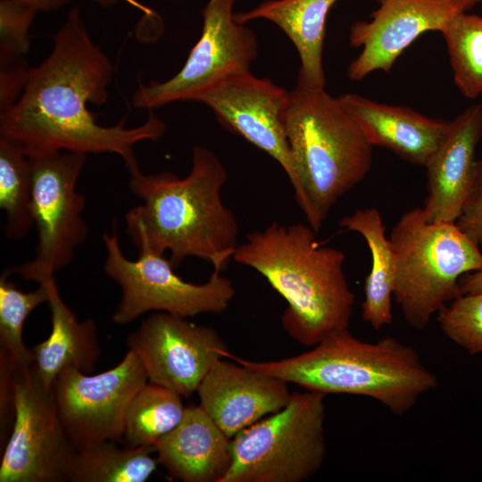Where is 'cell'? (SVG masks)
Masks as SVG:
<instances>
[{
  "mask_svg": "<svg viewBox=\"0 0 482 482\" xmlns=\"http://www.w3.org/2000/svg\"><path fill=\"white\" fill-rule=\"evenodd\" d=\"M112 74L110 59L90 37L79 9H71L54 36L50 54L29 69L19 98L0 112V135L29 157L61 151L112 153L125 165L137 162L134 145L158 140L166 125L153 110L133 128L123 121L97 123L87 104L106 103Z\"/></svg>",
  "mask_w": 482,
  "mask_h": 482,
  "instance_id": "obj_1",
  "label": "cell"
},
{
  "mask_svg": "<svg viewBox=\"0 0 482 482\" xmlns=\"http://www.w3.org/2000/svg\"><path fill=\"white\" fill-rule=\"evenodd\" d=\"M129 187L141 203L125 214L126 230L138 249L170 252L174 268L188 257L208 261L222 270L232 258L239 227L224 203L228 174L209 148L195 145L189 173H144L138 162L126 166Z\"/></svg>",
  "mask_w": 482,
  "mask_h": 482,
  "instance_id": "obj_2",
  "label": "cell"
},
{
  "mask_svg": "<svg viewBox=\"0 0 482 482\" xmlns=\"http://www.w3.org/2000/svg\"><path fill=\"white\" fill-rule=\"evenodd\" d=\"M316 233L303 223L272 222L247 234L232 256L263 276L287 301L283 328L305 346L348 328L354 303L345 253L322 245Z\"/></svg>",
  "mask_w": 482,
  "mask_h": 482,
  "instance_id": "obj_3",
  "label": "cell"
},
{
  "mask_svg": "<svg viewBox=\"0 0 482 482\" xmlns=\"http://www.w3.org/2000/svg\"><path fill=\"white\" fill-rule=\"evenodd\" d=\"M224 357L305 390L370 397L397 416L438 386L436 376L411 345L393 337L362 341L348 328L328 335L312 350L281 360L254 362L229 351Z\"/></svg>",
  "mask_w": 482,
  "mask_h": 482,
  "instance_id": "obj_4",
  "label": "cell"
},
{
  "mask_svg": "<svg viewBox=\"0 0 482 482\" xmlns=\"http://www.w3.org/2000/svg\"><path fill=\"white\" fill-rule=\"evenodd\" d=\"M283 124L292 156L295 201L316 232L336 203L370 170L373 146L339 96L296 85Z\"/></svg>",
  "mask_w": 482,
  "mask_h": 482,
  "instance_id": "obj_5",
  "label": "cell"
},
{
  "mask_svg": "<svg viewBox=\"0 0 482 482\" xmlns=\"http://www.w3.org/2000/svg\"><path fill=\"white\" fill-rule=\"evenodd\" d=\"M390 242L395 257L394 296L407 323L424 329L461 295L459 280L482 269V251L455 222H430L421 208L405 212Z\"/></svg>",
  "mask_w": 482,
  "mask_h": 482,
  "instance_id": "obj_6",
  "label": "cell"
},
{
  "mask_svg": "<svg viewBox=\"0 0 482 482\" xmlns=\"http://www.w3.org/2000/svg\"><path fill=\"white\" fill-rule=\"evenodd\" d=\"M326 395L294 392L269 418L244 428L230 441L231 461L220 482H303L326 458Z\"/></svg>",
  "mask_w": 482,
  "mask_h": 482,
  "instance_id": "obj_7",
  "label": "cell"
},
{
  "mask_svg": "<svg viewBox=\"0 0 482 482\" xmlns=\"http://www.w3.org/2000/svg\"><path fill=\"white\" fill-rule=\"evenodd\" d=\"M111 233H104L106 251L104 273L121 290L112 320L126 325L149 312H162L187 318L203 313L220 314L229 306L235 288L229 278L213 268L209 279L203 284L184 280L163 253L146 247L138 248L136 260L127 258L120 244L115 223Z\"/></svg>",
  "mask_w": 482,
  "mask_h": 482,
  "instance_id": "obj_8",
  "label": "cell"
},
{
  "mask_svg": "<svg viewBox=\"0 0 482 482\" xmlns=\"http://www.w3.org/2000/svg\"><path fill=\"white\" fill-rule=\"evenodd\" d=\"M29 158L36 253L9 270L37 283L69 265L87 236L85 198L77 188L87 154L61 151Z\"/></svg>",
  "mask_w": 482,
  "mask_h": 482,
  "instance_id": "obj_9",
  "label": "cell"
},
{
  "mask_svg": "<svg viewBox=\"0 0 482 482\" xmlns=\"http://www.w3.org/2000/svg\"><path fill=\"white\" fill-rule=\"evenodd\" d=\"M13 420L0 462V482L70 481L77 447L61 420L54 388L34 364L13 375Z\"/></svg>",
  "mask_w": 482,
  "mask_h": 482,
  "instance_id": "obj_10",
  "label": "cell"
},
{
  "mask_svg": "<svg viewBox=\"0 0 482 482\" xmlns=\"http://www.w3.org/2000/svg\"><path fill=\"white\" fill-rule=\"evenodd\" d=\"M236 0H209L203 10L202 33L178 73L165 81L140 84L132 97L148 111L178 101H197L226 79L250 71L258 54L255 33L236 21Z\"/></svg>",
  "mask_w": 482,
  "mask_h": 482,
  "instance_id": "obj_11",
  "label": "cell"
},
{
  "mask_svg": "<svg viewBox=\"0 0 482 482\" xmlns=\"http://www.w3.org/2000/svg\"><path fill=\"white\" fill-rule=\"evenodd\" d=\"M147 382L130 350L116 366L96 375L73 368L62 371L53 388L61 420L75 446L122 442L129 405Z\"/></svg>",
  "mask_w": 482,
  "mask_h": 482,
  "instance_id": "obj_12",
  "label": "cell"
},
{
  "mask_svg": "<svg viewBox=\"0 0 482 482\" xmlns=\"http://www.w3.org/2000/svg\"><path fill=\"white\" fill-rule=\"evenodd\" d=\"M126 343L149 382L184 397L197 391L212 365L228 351L212 328L162 312L144 320Z\"/></svg>",
  "mask_w": 482,
  "mask_h": 482,
  "instance_id": "obj_13",
  "label": "cell"
},
{
  "mask_svg": "<svg viewBox=\"0 0 482 482\" xmlns=\"http://www.w3.org/2000/svg\"><path fill=\"white\" fill-rule=\"evenodd\" d=\"M370 20L350 28L349 41L360 54L349 64L348 78L359 81L369 74L388 72L397 58L420 35L439 31L455 14L471 7L466 0H377Z\"/></svg>",
  "mask_w": 482,
  "mask_h": 482,
  "instance_id": "obj_14",
  "label": "cell"
},
{
  "mask_svg": "<svg viewBox=\"0 0 482 482\" xmlns=\"http://www.w3.org/2000/svg\"><path fill=\"white\" fill-rule=\"evenodd\" d=\"M289 91L250 71L231 76L199 96L218 121L278 162L290 183L295 170L283 124Z\"/></svg>",
  "mask_w": 482,
  "mask_h": 482,
  "instance_id": "obj_15",
  "label": "cell"
},
{
  "mask_svg": "<svg viewBox=\"0 0 482 482\" xmlns=\"http://www.w3.org/2000/svg\"><path fill=\"white\" fill-rule=\"evenodd\" d=\"M286 381L240 363L218 360L200 384V405L229 437L280 411L291 394Z\"/></svg>",
  "mask_w": 482,
  "mask_h": 482,
  "instance_id": "obj_16",
  "label": "cell"
},
{
  "mask_svg": "<svg viewBox=\"0 0 482 482\" xmlns=\"http://www.w3.org/2000/svg\"><path fill=\"white\" fill-rule=\"evenodd\" d=\"M482 137V106L473 104L450 121L446 136L427 165L422 207L430 222H455L472 188Z\"/></svg>",
  "mask_w": 482,
  "mask_h": 482,
  "instance_id": "obj_17",
  "label": "cell"
},
{
  "mask_svg": "<svg viewBox=\"0 0 482 482\" xmlns=\"http://www.w3.org/2000/svg\"><path fill=\"white\" fill-rule=\"evenodd\" d=\"M339 98L372 146L386 148L414 165H427L450 127V121L407 106L378 103L353 93Z\"/></svg>",
  "mask_w": 482,
  "mask_h": 482,
  "instance_id": "obj_18",
  "label": "cell"
},
{
  "mask_svg": "<svg viewBox=\"0 0 482 482\" xmlns=\"http://www.w3.org/2000/svg\"><path fill=\"white\" fill-rule=\"evenodd\" d=\"M230 438L198 406L186 407L178 426L154 445L170 477L184 482H220L230 461Z\"/></svg>",
  "mask_w": 482,
  "mask_h": 482,
  "instance_id": "obj_19",
  "label": "cell"
},
{
  "mask_svg": "<svg viewBox=\"0 0 482 482\" xmlns=\"http://www.w3.org/2000/svg\"><path fill=\"white\" fill-rule=\"evenodd\" d=\"M37 283L48 292L52 328L48 337L32 347L33 364L43 385L51 388L66 369L93 371L101 348L95 320L77 319L61 296L54 276L45 277Z\"/></svg>",
  "mask_w": 482,
  "mask_h": 482,
  "instance_id": "obj_20",
  "label": "cell"
},
{
  "mask_svg": "<svg viewBox=\"0 0 482 482\" xmlns=\"http://www.w3.org/2000/svg\"><path fill=\"white\" fill-rule=\"evenodd\" d=\"M337 0H267L255 8L235 14L237 21L245 24L264 19L276 24L295 46L300 69L297 85L324 89L326 78L322 64L326 21Z\"/></svg>",
  "mask_w": 482,
  "mask_h": 482,
  "instance_id": "obj_21",
  "label": "cell"
},
{
  "mask_svg": "<svg viewBox=\"0 0 482 482\" xmlns=\"http://www.w3.org/2000/svg\"><path fill=\"white\" fill-rule=\"evenodd\" d=\"M346 230L359 233L365 240L371 256V269L364 281L362 317L375 330L393 321L392 295L395 283V257L389 237L386 236L379 211L358 209L339 221Z\"/></svg>",
  "mask_w": 482,
  "mask_h": 482,
  "instance_id": "obj_22",
  "label": "cell"
},
{
  "mask_svg": "<svg viewBox=\"0 0 482 482\" xmlns=\"http://www.w3.org/2000/svg\"><path fill=\"white\" fill-rule=\"evenodd\" d=\"M154 446L119 448L116 442L102 441L77 447L72 482H145L159 464Z\"/></svg>",
  "mask_w": 482,
  "mask_h": 482,
  "instance_id": "obj_23",
  "label": "cell"
},
{
  "mask_svg": "<svg viewBox=\"0 0 482 482\" xmlns=\"http://www.w3.org/2000/svg\"><path fill=\"white\" fill-rule=\"evenodd\" d=\"M181 395L147 382L130 402L124 420L122 442L128 447L154 446L182 420Z\"/></svg>",
  "mask_w": 482,
  "mask_h": 482,
  "instance_id": "obj_24",
  "label": "cell"
},
{
  "mask_svg": "<svg viewBox=\"0 0 482 482\" xmlns=\"http://www.w3.org/2000/svg\"><path fill=\"white\" fill-rule=\"evenodd\" d=\"M0 208L8 239H22L34 227L29 158L17 143L1 135Z\"/></svg>",
  "mask_w": 482,
  "mask_h": 482,
  "instance_id": "obj_25",
  "label": "cell"
},
{
  "mask_svg": "<svg viewBox=\"0 0 482 482\" xmlns=\"http://www.w3.org/2000/svg\"><path fill=\"white\" fill-rule=\"evenodd\" d=\"M445 38L453 81L462 96L473 99L482 94V16L461 12L440 32Z\"/></svg>",
  "mask_w": 482,
  "mask_h": 482,
  "instance_id": "obj_26",
  "label": "cell"
},
{
  "mask_svg": "<svg viewBox=\"0 0 482 482\" xmlns=\"http://www.w3.org/2000/svg\"><path fill=\"white\" fill-rule=\"evenodd\" d=\"M10 276V270H6L0 277V350L18 366L30 365L34 363V355L23 341V326L32 311L48 302V292L43 285L23 292Z\"/></svg>",
  "mask_w": 482,
  "mask_h": 482,
  "instance_id": "obj_27",
  "label": "cell"
},
{
  "mask_svg": "<svg viewBox=\"0 0 482 482\" xmlns=\"http://www.w3.org/2000/svg\"><path fill=\"white\" fill-rule=\"evenodd\" d=\"M450 340L474 355L482 352V292L461 294L437 312Z\"/></svg>",
  "mask_w": 482,
  "mask_h": 482,
  "instance_id": "obj_28",
  "label": "cell"
},
{
  "mask_svg": "<svg viewBox=\"0 0 482 482\" xmlns=\"http://www.w3.org/2000/svg\"><path fill=\"white\" fill-rule=\"evenodd\" d=\"M37 11L16 0L0 2V62L25 61L29 29Z\"/></svg>",
  "mask_w": 482,
  "mask_h": 482,
  "instance_id": "obj_29",
  "label": "cell"
},
{
  "mask_svg": "<svg viewBox=\"0 0 482 482\" xmlns=\"http://www.w3.org/2000/svg\"><path fill=\"white\" fill-rule=\"evenodd\" d=\"M455 224L463 234L482 249V158L478 161L472 188Z\"/></svg>",
  "mask_w": 482,
  "mask_h": 482,
  "instance_id": "obj_30",
  "label": "cell"
},
{
  "mask_svg": "<svg viewBox=\"0 0 482 482\" xmlns=\"http://www.w3.org/2000/svg\"><path fill=\"white\" fill-rule=\"evenodd\" d=\"M18 365L0 350V424L1 441L6 436V430L13 418V375Z\"/></svg>",
  "mask_w": 482,
  "mask_h": 482,
  "instance_id": "obj_31",
  "label": "cell"
},
{
  "mask_svg": "<svg viewBox=\"0 0 482 482\" xmlns=\"http://www.w3.org/2000/svg\"><path fill=\"white\" fill-rule=\"evenodd\" d=\"M459 286L461 294L482 292V269L463 275Z\"/></svg>",
  "mask_w": 482,
  "mask_h": 482,
  "instance_id": "obj_32",
  "label": "cell"
},
{
  "mask_svg": "<svg viewBox=\"0 0 482 482\" xmlns=\"http://www.w3.org/2000/svg\"><path fill=\"white\" fill-rule=\"evenodd\" d=\"M21 2L32 8L37 12L52 10L50 0H16Z\"/></svg>",
  "mask_w": 482,
  "mask_h": 482,
  "instance_id": "obj_33",
  "label": "cell"
},
{
  "mask_svg": "<svg viewBox=\"0 0 482 482\" xmlns=\"http://www.w3.org/2000/svg\"><path fill=\"white\" fill-rule=\"evenodd\" d=\"M68 1L69 0H50L52 10L62 6ZM95 1L100 4L101 5L109 6V5H112L118 3L120 0H95Z\"/></svg>",
  "mask_w": 482,
  "mask_h": 482,
  "instance_id": "obj_34",
  "label": "cell"
},
{
  "mask_svg": "<svg viewBox=\"0 0 482 482\" xmlns=\"http://www.w3.org/2000/svg\"><path fill=\"white\" fill-rule=\"evenodd\" d=\"M467 3L470 5V7L472 8L475 4H478V3H481L482 0H466Z\"/></svg>",
  "mask_w": 482,
  "mask_h": 482,
  "instance_id": "obj_35",
  "label": "cell"
}]
</instances>
